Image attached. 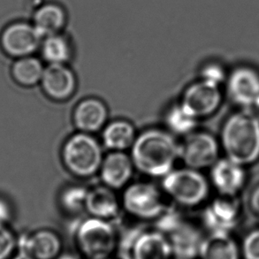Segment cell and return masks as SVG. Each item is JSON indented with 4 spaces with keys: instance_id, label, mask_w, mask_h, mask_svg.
<instances>
[{
    "instance_id": "20",
    "label": "cell",
    "mask_w": 259,
    "mask_h": 259,
    "mask_svg": "<svg viewBox=\"0 0 259 259\" xmlns=\"http://www.w3.org/2000/svg\"><path fill=\"white\" fill-rule=\"evenodd\" d=\"M137 135L132 123L126 119L107 122L102 130V145L109 151H126L132 147Z\"/></svg>"
},
{
    "instance_id": "10",
    "label": "cell",
    "mask_w": 259,
    "mask_h": 259,
    "mask_svg": "<svg viewBox=\"0 0 259 259\" xmlns=\"http://www.w3.org/2000/svg\"><path fill=\"white\" fill-rule=\"evenodd\" d=\"M40 84L45 94L52 100L67 101L76 91L77 79L67 64H48Z\"/></svg>"
},
{
    "instance_id": "12",
    "label": "cell",
    "mask_w": 259,
    "mask_h": 259,
    "mask_svg": "<svg viewBox=\"0 0 259 259\" xmlns=\"http://www.w3.org/2000/svg\"><path fill=\"white\" fill-rule=\"evenodd\" d=\"M240 204L233 196H221L207 205L203 222L210 233H228L238 221Z\"/></svg>"
},
{
    "instance_id": "14",
    "label": "cell",
    "mask_w": 259,
    "mask_h": 259,
    "mask_svg": "<svg viewBox=\"0 0 259 259\" xmlns=\"http://www.w3.org/2000/svg\"><path fill=\"white\" fill-rule=\"evenodd\" d=\"M128 251L132 259L175 258L168 236L158 229L139 233Z\"/></svg>"
},
{
    "instance_id": "2",
    "label": "cell",
    "mask_w": 259,
    "mask_h": 259,
    "mask_svg": "<svg viewBox=\"0 0 259 259\" xmlns=\"http://www.w3.org/2000/svg\"><path fill=\"white\" fill-rule=\"evenodd\" d=\"M221 143L228 158L245 165L259 158V119L252 112L230 116L221 131Z\"/></svg>"
},
{
    "instance_id": "5",
    "label": "cell",
    "mask_w": 259,
    "mask_h": 259,
    "mask_svg": "<svg viewBox=\"0 0 259 259\" xmlns=\"http://www.w3.org/2000/svg\"><path fill=\"white\" fill-rule=\"evenodd\" d=\"M162 190L172 203L182 208H195L207 199L209 182L199 170L187 166L175 168L162 179Z\"/></svg>"
},
{
    "instance_id": "25",
    "label": "cell",
    "mask_w": 259,
    "mask_h": 259,
    "mask_svg": "<svg viewBox=\"0 0 259 259\" xmlns=\"http://www.w3.org/2000/svg\"><path fill=\"white\" fill-rule=\"evenodd\" d=\"M45 68L42 61L33 56L16 59L11 68L14 81L22 87H34L42 80Z\"/></svg>"
},
{
    "instance_id": "33",
    "label": "cell",
    "mask_w": 259,
    "mask_h": 259,
    "mask_svg": "<svg viewBox=\"0 0 259 259\" xmlns=\"http://www.w3.org/2000/svg\"><path fill=\"white\" fill-rule=\"evenodd\" d=\"M252 113L259 119V98L256 100V103L253 105Z\"/></svg>"
},
{
    "instance_id": "23",
    "label": "cell",
    "mask_w": 259,
    "mask_h": 259,
    "mask_svg": "<svg viewBox=\"0 0 259 259\" xmlns=\"http://www.w3.org/2000/svg\"><path fill=\"white\" fill-rule=\"evenodd\" d=\"M39 50L48 64H67L73 55L72 42L65 32L44 37Z\"/></svg>"
},
{
    "instance_id": "18",
    "label": "cell",
    "mask_w": 259,
    "mask_h": 259,
    "mask_svg": "<svg viewBox=\"0 0 259 259\" xmlns=\"http://www.w3.org/2000/svg\"><path fill=\"white\" fill-rule=\"evenodd\" d=\"M121 210V202L114 189L104 184L89 189L85 207L89 216L113 221L119 217Z\"/></svg>"
},
{
    "instance_id": "28",
    "label": "cell",
    "mask_w": 259,
    "mask_h": 259,
    "mask_svg": "<svg viewBox=\"0 0 259 259\" xmlns=\"http://www.w3.org/2000/svg\"><path fill=\"white\" fill-rule=\"evenodd\" d=\"M200 79L220 86L226 79V72L220 64L208 63L201 69Z\"/></svg>"
},
{
    "instance_id": "7",
    "label": "cell",
    "mask_w": 259,
    "mask_h": 259,
    "mask_svg": "<svg viewBox=\"0 0 259 259\" xmlns=\"http://www.w3.org/2000/svg\"><path fill=\"white\" fill-rule=\"evenodd\" d=\"M220 145L216 138L207 132L194 131L180 143V159L187 167L203 170L218 161Z\"/></svg>"
},
{
    "instance_id": "6",
    "label": "cell",
    "mask_w": 259,
    "mask_h": 259,
    "mask_svg": "<svg viewBox=\"0 0 259 259\" xmlns=\"http://www.w3.org/2000/svg\"><path fill=\"white\" fill-rule=\"evenodd\" d=\"M167 197L162 189L150 182L130 183L120 197L122 210L137 221H157L166 210Z\"/></svg>"
},
{
    "instance_id": "11",
    "label": "cell",
    "mask_w": 259,
    "mask_h": 259,
    "mask_svg": "<svg viewBox=\"0 0 259 259\" xmlns=\"http://www.w3.org/2000/svg\"><path fill=\"white\" fill-rule=\"evenodd\" d=\"M18 248L34 259H57L62 254L63 242L57 232L41 228L18 238Z\"/></svg>"
},
{
    "instance_id": "21",
    "label": "cell",
    "mask_w": 259,
    "mask_h": 259,
    "mask_svg": "<svg viewBox=\"0 0 259 259\" xmlns=\"http://www.w3.org/2000/svg\"><path fill=\"white\" fill-rule=\"evenodd\" d=\"M167 236L176 258L194 259L198 256L203 238L200 232L191 225L182 221Z\"/></svg>"
},
{
    "instance_id": "19",
    "label": "cell",
    "mask_w": 259,
    "mask_h": 259,
    "mask_svg": "<svg viewBox=\"0 0 259 259\" xmlns=\"http://www.w3.org/2000/svg\"><path fill=\"white\" fill-rule=\"evenodd\" d=\"M31 22L44 38L64 32L68 23V13L60 2L46 1L36 7Z\"/></svg>"
},
{
    "instance_id": "29",
    "label": "cell",
    "mask_w": 259,
    "mask_h": 259,
    "mask_svg": "<svg viewBox=\"0 0 259 259\" xmlns=\"http://www.w3.org/2000/svg\"><path fill=\"white\" fill-rule=\"evenodd\" d=\"M241 251L244 259H259V229L247 235L242 242Z\"/></svg>"
},
{
    "instance_id": "31",
    "label": "cell",
    "mask_w": 259,
    "mask_h": 259,
    "mask_svg": "<svg viewBox=\"0 0 259 259\" xmlns=\"http://www.w3.org/2000/svg\"><path fill=\"white\" fill-rule=\"evenodd\" d=\"M250 203H251L253 210H255V212L259 215V186L253 192Z\"/></svg>"
},
{
    "instance_id": "3",
    "label": "cell",
    "mask_w": 259,
    "mask_h": 259,
    "mask_svg": "<svg viewBox=\"0 0 259 259\" xmlns=\"http://www.w3.org/2000/svg\"><path fill=\"white\" fill-rule=\"evenodd\" d=\"M74 242L83 258L108 259L119 249V231L112 221L88 216L76 228Z\"/></svg>"
},
{
    "instance_id": "24",
    "label": "cell",
    "mask_w": 259,
    "mask_h": 259,
    "mask_svg": "<svg viewBox=\"0 0 259 259\" xmlns=\"http://www.w3.org/2000/svg\"><path fill=\"white\" fill-rule=\"evenodd\" d=\"M198 120L183 107L180 101L170 105L164 115L165 130L175 137H185L196 131Z\"/></svg>"
},
{
    "instance_id": "13",
    "label": "cell",
    "mask_w": 259,
    "mask_h": 259,
    "mask_svg": "<svg viewBox=\"0 0 259 259\" xmlns=\"http://www.w3.org/2000/svg\"><path fill=\"white\" fill-rule=\"evenodd\" d=\"M135 170L132 158L126 151H109L104 157L99 175L104 185L119 190L130 184Z\"/></svg>"
},
{
    "instance_id": "34",
    "label": "cell",
    "mask_w": 259,
    "mask_h": 259,
    "mask_svg": "<svg viewBox=\"0 0 259 259\" xmlns=\"http://www.w3.org/2000/svg\"><path fill=\"white\" fill-rule=\"evenodd\" d=\"M57 259H79L76 256H73V255H70V254H61L59 257Z\"/></svg>"
},
{
    "instance_id": "15",
    "label": "cell",
    "mask_w": 259,
    "mask_h": 259,
    "mask_svg": "<svg viewBox=\"0 0 259 259\" xmlns=\"http://www.w3.org/2000/svg\"><path fill=\"white\" fill-rule=\"evenodd\" d=\"M228 93L232 101L252 107L259 98V74L250 67L236 68L229 75Z\"/></svg>"
},
{
    "instance_id": "35",
    "label": "cell",
    "mask_w": 259,
    "mask_h": 259,
    "mask_svg": "<svg viewBox=\"0 0 259 259\" xmlns=\"http://www.w3.org/2000/svg\"><path fill=\"white\" fill-rule=\"evenodd\" d=\"M174 259H180V258H176V257H175V258H174Z\"/></svg>"
},
{
    "instance_id": "1",
    "label": "cell",
    "mask_w": 259,
    "mask_h": 259,
    "mask_svg": "<svg viewBox=\"0 0 259 259\" xmlns=\"http://www.w3.org/2000/svg\"><path fill=\"white\" fill-rule=\"evenodd\" d=\"M130 157L142 175L163 179L180 159V143L166 130L148 128L137 135Z\"/></svg>"
},
{
    "instance_id": "22",
    "label": "cell",
    "mask_w": 259,
    "mask_h": 259,
    "mask_svg": "<svg viewBox=\"0 0 259 259\" xmlns=\"http://www.w3.org/2000/svg\"><path fill=\"white\" fill-rule=\"evenodd\" d=\"M242 251L228 233H210L203 238L199 259H240Z\"/></svg>"
},
{
    "instance_id": "9",
    "label": "cell",
    "mask_w": 259,
    "mask_h": 259,
    "mask_svg": "<svg viewBox=\"0 0 259 259\" xmlns=\"http://www.w3.org/2000/svg\"><path fill=\"white\" fill-rule=\"evenodd\" d=\"M222 94L219 85L200 79L186 88L180 103L196 119L213 114L220 107Z\"/></svg>"
},
{
    "instance_id": "16",
    "label": "cell",
    "mask_w": 259,
    "mask_h": 259,
    "mask_svg": "<svg viewBox=\"0 0 259 259\" xmlns=\"http://www.w3.org/2000/svg\"><path fill=\"white\" fill-rule=\"evenodd\" d=\"M108 115L105 102L97 98H84L74 107L73 123L78 132L92 135L105 127Z\"/></svg>"
},
{
    "instance_id": "30",
    "label": "cell",
    "mask_w": 259,
    "mask_h": 259,
    "mask_svg": "<svg viewBox=\"0 0 259 259\" xmlns=\"http://www.w3.org/2000/svg\"><path fill=\"white\" fill-rule=\"evenodd\" d=\"M13 217V210L8 201L0 197V224L7 225Z\"/></svg>"
},
{
    "instance_id": "32",
    "label": "cell",
    "mask_w": 259,
    "mask_h": 259,
    "mask_svg": "<svg viewBox=\"0 0 259 259\" xmlns=\"http://www.w3.org/2000/svg\"><path fill=\"white\" fill-rule=\"evenodd\" d=\"M11 259H34L32 258L31 256H29L28 254L23 251V250H19V252L15 253L13 257Z\"/></svg>"
},
{
    "instance_id": "17",
    "label": "cell",
    "mask_w": 259,
    "mask_h": 259,
    "mask_svg": "<svg viewBox=\"0 0 259 259\" xmlns=\"http://www.w3.org/2000/svg\"><path fill=\"white\" fill-rule=\"evenodd\" d=\"M210 176L212 185L221 196H235L245 182L242 165L229 158L218 159L210 167Z\"/></svg>"
},
{
    "instance_id": "27",
    "label": "cell",
    "mask_w": 259,
    "mask_h": 259,
    "mask_svg": "<svg viewBox=\"0 0 259 259\" xmlns=\"http://www.w3.org/2000/svg\"><path fill=\"white\" fill-rule=\"evenodd\" d=\"M18 248V238L7 225L0 224V259H11Z\"/></svg>"
},
{
    "instance_id": "4",
    "label": "cell",
    "mask_w": 259,
    "mask_h": 259,
    "mask_svg": "<svg viewBox=\"0 0 259 259\" xmlns=\"http://www.w3.org/2000/svg\"><path fill=\"white\" fill-rule=\"evenodd\" d=\"M102 146L91 134L77 131L67 138L61 149L64 166L78 178H90L101 167L105 157Z\"/></svg>"
},
{
    "instance_id": "26",
    "label": "cell",
    "mask_w": 259,
    "mask_h": 259,
    "mask_svg": "<svg viewBox=\"0 0 259 259\" xmlns=\"http://www.w3.org/2000/svg\"><path fill=\"white\" fill-rule=\"evenodd\" d=\"M89 189L82 185L67 186L60 192L59 201L61 209L66 213H81L85 211Z\"/></svg>"
},
{
    "instance_id": "8",
    "label": "cell",
    "mask_w": 259,
    "mask_h": 259,
    "mask_svg": "<svg viewBox=\"0 0 259 259\" xmlns=\"http://www.w3.org/2000/svg\"><path fill=\"white\" fill-rule=\"evenodd\" d=\"M42 36L32 22L15 21L7 25L0 34L4 53L14 59L32 56L40 49Z\"/></svg>"
}]
</instances>
